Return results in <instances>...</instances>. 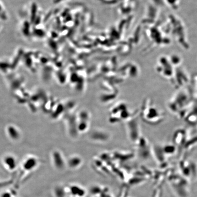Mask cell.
I'll list each match as a JSON object with an SVG mask.
<instances>
[{
  "label": "cell",
  "instance_id": "obj_1",
  "mask_svg": "<svg viewBox=\"0 0 197 197\" xmlns=\"http://www.w3.org/2000/svg\"><path fill=\"white\" fill-rule=\"evenodd\" d=\"M3 194L2 195V197H12V194H10L8 192H5L3 193Z\"/></svg>",
  "mask_w": 197,
  "mask_h": 197
}]
</instances>
